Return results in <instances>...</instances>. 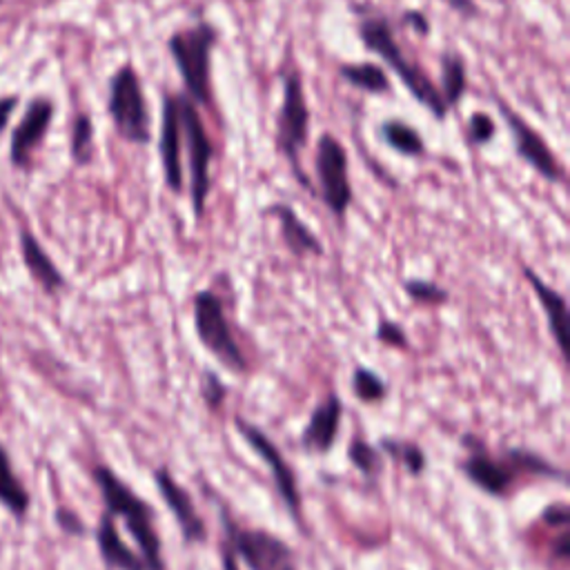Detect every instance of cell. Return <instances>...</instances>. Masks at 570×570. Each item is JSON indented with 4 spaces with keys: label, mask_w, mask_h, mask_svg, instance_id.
<instances>
[{
    "label": "cell",
    "mask_w": 570,
    "mask_h": 570,
    "mask_svg": "<svg viewBox=\"0 0 570 570\" xmlns=\"http://www.w3.org/2000/svg\"><path fill=\"white\" fill-rule=\"evenodd\" d=\"M94 481L100 490L102 503L111 517H120L125 521L127 532L131 534L134 543L138 546V554L145 561L147 570H165L163 552H160V537L156 532V512L154 508L140 499L116 472L107 465L94 468Z\"/></svg>",
    "instance_id": "obj_1"
},
{
    "label": "cell",
    "mask_w": 570,
    "mask_h": 570,
    "mask_svg": "<svg viewBox=\"0 0 570 570\" xmlns=\"http://www.w3.org/2000/svg\"><path fill=\"white\" fill-rule=\"evenodd\" d=\"M358 36L370 51L379 53L392 67V71L405 85V89L414 96V100H419L434 118H445L448 105L443 102L439 89L414 62L403 58V51L394 38V31L383 16H370L361 20Z\"/></svg>",
    "instance_id": "obj_2"
},
{
    "label": "cell",
    "mask_w": 570,
    "mask_h": 570,
    "mask_svg": "<svg viewBox=\"0 0 570 570\" xmlns=\"http://www.w3.org/2000/svg\"><path fill=\"white\" fill-rule=\"evenodd\" d=\"M216 29L209 22H198L189 29H180L169 38V53L178 67L187 96L194 102L209 105V69L212 47L216 45Z\"/></svg>",
    "instance_id": "obj_3"
},
{
    "label": "cell",
    "mask_w": 570,
    "mask_h": 570,
    "mask_svg": "<svg viewBox=\"0 0 570 570\" xmlns=\"http://www.w3.org/2000/svg\"><path fill=\"white\" fill-rule=\"evenodd\" d=\"M194 327L203 347L227 370L247 372V358L234 338L223 301L212 289H200L194 296Z\"/></svg>",
    "instance_id": "obj_4"
},
{
    "label": "cell",
    "mask_w": 570,
    "mask_h": 570,
    "mask_svg": "<svg viewBox=\"0 0 570 570\" xmlns=\"http://www.w3.org/2000/svg\"><path fill=\"white\" fill-rule=\"evenodd\" d=\"M109 116L114 120L116 131L134 142V145H147L151 138V125H149V111L145 102V94L138 80V73L131 65H122L111 82H109V102H107Z\"/></svg>",
    "instance_id": "obj_5"
},
{
    "label": "cell",
    "mask_w": 570,
    "mask_h": 570,
    "mask_svg": "<svg viewBox=\"0 0 570 570\" xmlns=\"http://www.w3.org/2000/svg\"><path fill=\"white\" fill-rule=\"evenodd\" d=\"M220 517L225 539L249 570H298L287 541L261 528H238L225 510Z\"/></svg>",
    "instance_id": "obj_6"
},
{
    "label": "cell",
    "mask_w": 570,
    "mask_h": 570,
    "mask_svg": "<svg viewBox=\"0 0 570 570\" xmlns=\"http://www.w3.org/2000/svg\"><path fill=\"white\" fill-rule=\"evenodd\" d=\"M178 98V114H180V129L187 142V158H189V196L194 216L200 218L205 212L207 194H209V163H212V142L196 109V102L189 96Z\"/></svg>",
    "instance_id": "obj_7"
},
{
    "label": "cell",
    "mask_w": 570,
    "mask_h": 570,
    "mask_svg": "<svg viewBox=\"0 0 570 570\" xmlns=\"http://www.w3.org/2000/svg\"><path fill=\"white\" fill-rule=\"evenodd\" d=\"M307 131H309V109L303 94V85L296 73H289L285 78L283 105L276 122V145L287 156L298 183L305 187H309V183L298 167V151L307 142Z\"/></svg>",
    "instance_id": "obj_8"
},
{
    "label": "cell",
    "mask_w": 570,
    "mask_h": 570,
    "mask_svg": "<svg viewBox=\"0 0 570 570\" xmlns=\"http://www.w3.org/2000/svg\"><path fill=\"white\" fill-rule=\"evenodd\" d=\"M314 169L323 203L336 218H343L352 203V185L347 176V151L332 134L318 138Z\"/></svg>",
    "instance_id": "obj_9"
},
{
    "label": "cell",
    "mask_w": 570,
    "mask_h": 570,
    "mask_svg": "<svg viewBox=\"0 0 570 570\" xmlns=\"http://www.w3.org/2000/svg\"><path fill=\"white\" fill-rule=\"evenodd\" d=\"M234 425L240 432V436L254 448V452L267 463V468L272 470V481L276 485V492H278L281 501L285 503V508L292 514V519L296 523H301V505H303V501H301V492H298L292 465L283 459L281 450L272 443V439L265 432H261L256 425L247 423L243 416H236Z\"/></svg>",
    "instance_id": "obj_10"
},
{
    "label": "cell",
    "mask_w": 570,
    "mask_h": 570,
    "mask_svg": "<svg viewBox=\"0 0 570 570\" xmlns=\"http://www.w3.org/2000/svg\"><path fill=\"white\" fill-rule=\"evenodd\" d=\"M463 441H465V445L472 448L470 454L459 465L463 476L490 497H497V499L508 497L519 479V470L512 463V459L508 456V452L503 459H497L490 452H485L483 445L476 439H472L470 434Z\"/></svg>",
    "instance_id": "obj_11"
},
{
    "label": "cell",
    "mask_w": 570,
    "mask_h": 570,
    "mask_svg": "<svg viewBox=\"0 0 570 570\" xmlns=\"http://www.w3.org/2000/svg\"><path fill=\"white\" fill-rule=\"evenodd\" d=\"M497 105H499V111H501L503 120L508 122V129L512 134V142H514L517 154L530 167H534L543 178H548L552 183H561L563 180V167L557 160L554 151L546 145L543 136L537 129H532L517 111H512L501 98H497Z\"/></svg>",
    "instance_id": "obj_12"
},
{
    "label": "cell",
    "mask_w": 570,
    "mask_h": 570,
    "mask_svg": "<svg viewBox=\"0 0 570 570\" xmlns=\"http://www.w3.org/2000/svg\"><path fill=\"white\" fill-rule=\"evenodd\" d=\"M154 483L165 501V505L169 508L171 517L176 519L180 534L187 543H200L207 539V528L203 517L198 514L191 494L169 474L167 468H156L154 470Z\"/></svg>",
    "instance_id": "obj_13"
},
{
    "label": "cell",
    "mask_w": 570,
    "mask_h": 570,
    "mask_svg": "<svg viewBox=\"0 0 570 570\" xmlns=\"http://www.w3.org/2000/svg\"><path fill=\"white\" fill-rule=\"evenodd\" d=\"M53 116V105L47 98H38L29 105L27 114L22 116V120L18 122V127L13 129L11 136V163L16 167H27L31 160L33 149L40 145V140L45 138L49 122Z\"/></svg>",
    "instance_id": "obj_14"
},
{
    "label": "cell",
    "mask_w": 570,
    "mask_h": 570,
    "mask_svg": "<svg viewBox=\"0 0 570 570\" xmlns=\"http://www.w3.org/2000/svg\"><path fill=\"white\" fill-rule=\"evenodd\" d=\"M180 114H178V98L165 96L163 105V125H160V145L158 154L163 160V174L165 183L171 191L183 189V165H180Z\"/></svg>",
    "instance_id": "obj_15"
},
{
    "label": "cell",
    "mask_w": 570,
    "mask_h": 570,
    "mask_svg": "<svg viewBox=\"0 0 570 570\" xmlns=\"http://www.w3.org/2000/svg\"><path fill=\"white\" fill-rule=\"evenodd\" d=\"M343 416V401L336 394H330L321 401L309 414L307 425L301 432V445L309 454H325L336 443Z\"/></svg>",
    "instance_id": "obj_16"
},
{
    "label": "cell",
    "mask_w": 570,
    "mask_h": 570,
    "mask_svg": "<svg viewBox=\"0 0 570 570\" xmlns=\"http://www.w3.org/2000/svg\"><path fill=\"white\" fill-rule=\"evenodd\" d=\"M96 546L102 563L109 570H147L142 557L122 541V537L118 534L116 521L107 510L100 517L96 528Z\"/></svg>",
    "instance_id": "obj_17"
},
{
    "label": "cell",
    "mask_w": 570,
    "mask_h": 570,
    "mask_svg": "<svg viewBox=\"0 0 570 570\" xmlns=\"http://www.w3.org/2000/svg\"><path fill=\"white\" fill-rule=\"evenodd\" d=\"M523 276L525 281L530 283V287L534 289L543 312H546V318H548V327H550V334L563 356V361L568 363V347H566V330H568V303L566 298L552 289L550 285H546L537 272H532L530 267H523Z\"/></svg>",
    "instance_id": "obj_18"
},
{
    "label": "cell",
    "mask_w": 570,
    "mask_h": 570,
    "mask_svg": "<svg viewBox=\"0 0 570 570\" xmlns=\"http://www.w3.org/2000/svg\"><path fill=\"white\" fill-rule=\"evenodd\" d=\"M20 254H22V263L29 269V274L33 276V281L49 294H56L58 289L65 287V276L62 272L56 267V263L51 261V256L42 249V245L38 243V238L29 232L22 229L20 232Z\"/></svg>",
    "instance_id": "obj_19"
},
{
    "label": "cell",
    "mask_w": 570,
    "mask_h": 570,
    "mask_svg": "<svg viewBox=\"0 0 570 570\" xmlns=\"http://www.w3.org/2000/svg\"><path fill=\"white\" fill-rule=\"evenodd\" d=\"M267 214H272L278 225H281V236L283 243L287 245V249L296 256H318L323 254V245L321 240L314 236V232L296 216V212L285 205V203H276L272 207H267Z\"/></svg>",
    "instance_id": "obj_20"
},
{
    "label": "cell",
    "mask_w": 570,
    "mask_h": 570,
    "mask_svg": "<svg viewBox=\"0 0 570 570\" xmlns=\"http://www.w3.org/2000/svg\"><path fill=\"white\" fill-rule=\"evenodd\" d=\"M0 503L16 517V519H24L29 512V492L24 490V485L20 483V479L13 472L11 459L7 454V450L0 445Z\"/></svg>",
    "instance_id": "obj_21"
},
{
    "label": "cell",
    "mask_w": 570,
    "mask_h": 570,
    "mask_svg": "<svg viewBox=\"0 0 570 570\" xmlns=\"http://www.w3.org/2000/svg\"><path fill=\"white\" fill-rule=\"evenodd\" d=\"M383 142L403 154V156H421L425 151V145H423V138L421 134L407 125L405 120H399V118H387L381 122V129H379Z\"/></svg>",
    "instance_id": "obj_22"
},
{
    "label": "cell",
    "mask_w": 570,
    "mask_h": 570,
    "mask_svg": "<svg viewBox=\"0 0 570 570\" xmlns=\"http://www.w3.org/2000/svg\"><path fill=\"white\" fill-rule=\"evenodd\" d=\"M465 85H468V71H465V62L461 56L448 51L441 56V98L443 102L450 107H454L461 96L465 94Z\"/></svg>",
    "instance_id": "obj_23"
},
{
    "label": "cell",
    "mask_w": 570,
    "mask_h": 570,
    "mask_svg": "<svg viewBox=\"0 0 570 570\" xmlns=\"http://www.w3.org/2000/svg\"><path fill=\"white\" fill-rule=\"evenodd\" d=\"M338 76L350 85L367 91V94H385L390 89L387 73L372 62H356V65H341Z\"/></svg>",
    "instance_id": "obj_24"
},
{
    "label": "cell",
    "mask_w": 570,
    "mask_h": 570,
    "mask_svg": "<svg viewBox=\"0 0 570 570\" xmlns=\"http://www.w3.org/2000/svg\"><path fill=\"white\" fill-rule=\"evenodd\" d=\"M379 445L387 456L396 459L407 470V474H412V476H419L428 465V459H425L423 450L412 441H399V439H387L385 436V439H381Z\"/></svg>",
    "instance_id": "obj_25"
},
{
    "label": "cell",
    "mask_w": 570,
    "mask_h": 570,
    "mask_svg": "<svg viewBox=\"0 0 570 570\" xmlns=\"http://www.w3.org/2000/svg\"><path fill=\"white\" fill-rule=\"evenodd\" d=\"M352 392L363 403H381L387 396V383L370 367H354L352 372Z\"/></svg>",
    "instance_id": "obj_26"
},
{
    "label": "cell",
    "mask_w": 570,
    "mask_h": 570,
    "mask_svg": "<svg viewBox=\"0 0 570 570\" xmlns=\"http://www.w3.org/2000/svg\"><path fill=\"white\" fill-rule=\"evenodd\" d=\"M347 459L352 461V465H356V470H361L365 476H376L383 468V459H381V452L363 441L361 436H354L347 445Z\"/></svg>",
    "instance_id": "obj_27"
},
{
    "label": "cell",
    "mask_w": 570,
    "mask_h": 570,
    "mask_svg": "<svg viewBox=\"0 0 570 570\" xmlns=\"http://www.w3.org/2000/svg\"><path fill=\"white\" fill-rule=\"evenodd\" d=\"M94 154V127L89 116L80 114L71 131V156L78 165H87Z\"/></svg>",
    "instance_id": "obj_28"
},
{
    "label": "cell",
    "mask_w": 570,
    "mask_h": 570,
    "mask_svg": "<svg viewBox=\"0 0 570 570\" xmlns=\"http://www.w3.org/2000/svg\"><path fill=\"white\" fill-rule=\"evenodd\" d=\"M405 294L423 305H441L448 301V292L443 287H439L432 281H421V278H410L403 283Z\"/></svg>",
    "instance_id": "obj_29"
},
{
    "label": "cell",
    "mask_w": 570,
    "mask_h": 570,
    "mask_svg": "<svg viewBox=\"0 0 570 570\" xmlns=\"http://www.w3.org/2000/svg\"><path fill=\"white\" fill-rule=\"evenodd\" d=\"M497 134V125L494 120L485 114V111H474L468 120V138L474 142V145H485L494 138Z\"/></svg>",
    "instance_id": "obj_30"
},
{
    "label": "cell",
    "mask_w": 570,
    "mask_h": 570,
    "mask_svg": "<svg viewBox=\"0 0 570 570\" xmlns=\"http://www.w3.org/2000/svg\"><path fill=\"white\" fill-rule=\"evenodd\" d=\"M376 341L387 345V347H396V350H405L407 347V336L403 332V327L394 321H381L376 325Z\"/></svg>",
    "instance_id": "obj_31"
},
{
    "label": "cell",
    "mask_w": 570,
    "mask_h": 570,
    "mask_svg": "<svg viewBox=\"0 0 570 570\" xmlns=\"http://www.w3.org/2000/svg\"><path fill=\"white\" fill-rule=\"evenodd\" d=\"M203 396L209 405V410H218L227 396V387L225 383L214 374V372H205V381H203Z\"/></svg>",
    "instance_id": "obj_32"
},
{
    "label": "cell",
    "mask_w": 570,
    "mask_h": 570,
    "mask_svg": "<svg viewBox=\"0 0 570 570\" xmlns=\"http://www.w3.org/2000/svg\"><path fill=\"white\" fill-rule=\"evenodd\" d=\"M53 519H56L58 528H60L62 532L71 534V537H80V534H85V532H87L85 521H82L73 510H69V508H56Z\"/></svg>",
    "instance_id": "obj_33"
},
{
    "label": "cell",
    "mask_w": 570,
    "mask_h": 570,
    "mask_svg": "<svg viewBox=\"0 0 570 570\" xmlns=\"http://www.w3.org/2000/svg\"><path fill=\"white\" fill-rule=\"evenodd\" d=\"M541 521L546 525H552V528H568L570 525V510L563 501L550 503V505H546V510L541 514Z\"/></svg>",
    "instance_id": "obj_34"
},
{
    "label": "cell",
    "mask_w": 570,
    "mask_h": 570,
    "mask_svg": "<svg viewBox=\"0 0 570 570\" xmlns=\"http://www.w3.org/2000/svg\"><path fill=\"white\" fill-rule=\"evenodd\" d=\"M403 22L410 24L419 36H428L430 33V22L421 11H405L403 13Z\"/></svg>",
    "instance_id": "obj_35"
},
{
    "label": "cell",
    "mask_w": 570,
    "mask_h": 570,
    "mask_svg": "<svg viewBox=\"0 0 570 570\" xmlns=\"http://www.w3.org/2000/svg\"><path fill=\"white\" fill-rule=\"evenodd\" d=\"M220 559H223V570H240L238 568V557H236V552H234V548L229 546L227 539L220 546Z\"/></svg>",
    "instance_id": "obj_36"
},
{
    "label": "cell",
    "mask_w": 570,
    "mask_h": 570,
    "mask_svg": "<svg viewBox=\"0 0 570 570\" xmlns=\"http://www.w3.org/2000/svg\"><path fill=\"white\" fill-rule=\"evenodd\" d=\"M448 7H452L454 11H459L461 16H476L479 7L474 4V0H443Z\"/></svg>",
    "instance_id": "obj_37"
},
{
    "label": "cell",
    "mask_w": 570,
    "mask_h": 570,
    "mask_svg": "<svg viewBox=\"0 0 570 570\" xmlns=\"http://www.w3.org/2000/svg\"><path fill=\"white\" fill-rule=\"evenodd\" d=\"M16 102H18V98H16V96H11V98H2V100H0V131H2V129H4V125L9 122V116H11L13 107H16Z\"/></svg>",
    "instance_id": "obj_38"
}]
</instances>
